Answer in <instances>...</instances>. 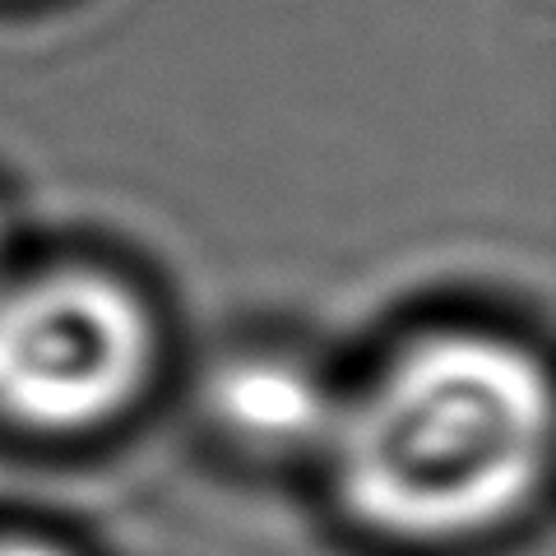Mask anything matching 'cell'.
Segmentation results:
<instances>
[{"instance_id":"obj_1","label":"cell","mask_w":556,"mask_h":556,"mask_svg":"<svg viewBox=\"0 0 556 556\" xmlns=\"http://www.w3.org/2000/svg\"><path fill=\"white\" fill-rule=\"evenodd\" d=\"M552 445L543 367L506 339L408 348L339 427L343 501L399 538H464L533 496Z\"/></svg>"},{"instance_id":"obj_2","label":"cell","mask_w":556,"mask_h":556,"mask_svg":"<svg viewBox=\"0 0 556 556\" xmlns=\"http://www.w3.org/2000/svg\"><path fill=\"white\" fill-rule=\"evenodd\" d=\"M144 306L89 269L0 288V413L33 431L116 417L149 376Z\"/></svg>"},{"instance_id":"obj_3","label":"cell","mask_w":556,"mask_h":556,"mask_svg":"<svg viewBox=\"0 0 556 556\" xmlns=\"http://www.w3.org/2000/svg\"><path fill=\"white\" fill-rule=\"evenodd\" d=\"M218 413L260 445H298L320 437L329 422V399L320 380L292 362H237L218 380Z\"/></svg>"},{"instance_id":"obj_4","label":"cell","mask_w":556,"mask_h":556,"mask_svg":"<svg viewBox=\"0 0 556 556\" xmlns=\"http://www.w3.org/2000/svg\"><path fill=\"white\" fill-rule=\"evenodd\" d=\"M0 556H61V552H51L42 543H0Z\"/></svg>"}]
</instances>
